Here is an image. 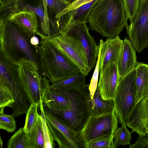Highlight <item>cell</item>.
I'll return each mask as SVG.
<instances>
[{
  "mask_svg": "<svg viewBox=\"0 0 148 148\" xmlns=\"http://www.w3.org/2000/svg\"><path fill=\"white\" fill-rule=\"evenodd\" d=\"M89 84L79 88H64L50 85L51 89L66 97L69 102L67 109L50 108L43 105L45 113L57 118L71 129L81 133L91 115L92 103Z\"/></svg>",
  "mask_w": 148,
  "mask_h": 148,
  "instance_id": "cell-1",
  "label": "cell"
},
{
  "mask_svg": "<svg viewBox=\"0 0 148 148\" xmlns=\"http://www.w3.org/2000/svg\"><path fill=\"white\" fill-rule=\"evenodd\" d=\"M31 37L14 22L0 19V53L16 64L23 59L32 61L39 69V45H32Z\"/></svg>",
  "mask_w": 148,
  "mask_h": 148,
  "instance_id": "cell-2",
  "label": "cell"
},
{
  "mask_svg": "<svg viewBox=\"0 0 148 148\" xmlns=\"http://www.w3.org/2000/svg\"><path fill=\"white\" fill-rule=\"evenodd\" d=\"M90 29L102 36L113 38L128 26L123 0H98L88 22Z\"/></svg>",
  "mask_w": 148,
  "mask_h": 148,
  "instance_id": "cell-3",
  "label": "cell"
},
{
  "mask_svg": "<svg viewBox=\"0 0 148 148\" xmlns=\"http://www.w3.org/2000/svg\"><path fill=\"white\" fill-rule=\"evenodd\" d=\"M40 72L55 83L81 73L78 68L48 39H41L38 47Z\"/></svg>",
  "mask_w": 148,
  "mask_h": 148,
  "instance_id": "cell-4",
  "label": "cell"
},
{
  "mask_svg": "<svg viewBox=\"0 0 148 148\" xmlns=\"http://www.w3.org/2000/svg\"><path fill=\"white\" fill-rule=\"evenodd\" d=\"M16 64L29 104H36L40 107L45 93L50 85L49 80L42 76L38 66L32 61L23 59Z\"/></svg>",
  "mask_w": 148,
  "mask_h": 148,
  "instance_id": "cell-5",
  "label": "cell"
},
{
  "mask_svg": "<svg viewBox=\"0 0 148 148\" xmlns=\"http://www.w3.org/2000/svg\"><path fill=\"white\" fill-rule=\"evenodd\" d=\"M0 86L7 88L14 101L13 113H21L28 110L29 103L20 80L18 66L0 53Z\"/></svg>",
  "mask_w": 148,
  "mask_h": 148,
  "instance_id": "cell-6",
  "label": "cell"
},
{
  "mask_svg": "<svg viewBox=\"0 0 148 148\" xmlns=\"http://www.w3.org/2000/svg\"><path fill=\"white\" fill-rule=\"evenodd\" d=\"M135 68L120 78L113 100L114 111L121 125H126L127 115L135 104Z\"/></svg>",
  "mask_w": 148,
  "mask_h": 148,
  "instance_id": "cell-7",
  "label": "cell"
},
{
  "mask_svg": "<svg viewBox=\"0 0 148 148\" xmlns=\"http://www.w3.org/2000/svg\"><path fill=\"white\" fill-rule=\"evenodd\" d=\"M119 122L114 109L108 112L91 115L81 132L83 138L87 144L95 139L113 135L118 128Z\"/></svg>",
  "mask_w": 148,
  "mask_h": 148,
  "instance_id": "cell-8",
  "label": "cell"
},
{
  "mask_svg": "<svg viewBox=\"0 0 148 148\" xmlns=\"http://www.w3.org/2000/svg\"><path fill=\"white\" fill-rule=\"evenodd\" d=\"M61 34L73 37L79 41L84 50L88 66L91 70L96 65L100 47L99 44H97L94 37L90 34L86 23H72L63 29Z\"/></svg>",
  "mask_w": 148,
  "mask_h": 148,
  "instance_id": "cell-9",
  "label": "cell"
},
{
  "mask_svg": "<svg viewBox=\"0 0 148 148\" xmlns=\"http://www.w3.org/2000/svg\"><path fill=\"white\" fill-rule=\"evenodd\" d=\"M47 124L60 148H87L81 134L71 129L53 115L45 113Z\"/></svg>",
  "mask_w": 148,
  "mask_h": 148,
  "instance_id": "cell-10",
  "label": "cell"
},
{
  "mask_svg": "<svg viewBox=\"0 0 148 148\" xmlns=\"http://www.w3.org/2000/svg\"><path fill=\"white\" fill-rule=\"evenodd\" d=\"M126 29L136 51L140 53L148 47V0H140L138 12Z\"/></svg>",
  "mask_w": 148,
  "mask_h": 148,
  "instance_id": "cell-11",
  "label": "cell"
},
{
  "mask_svg": "<svg viewBox=\"0 0 148 148\" xmlns=\"http://www.w3.org/2000/svg\"><path fill=\"white\" fill-rule=\"evenodd\" d=\"M70 59L85 76L91 71L86 56L79 41L75 38L60 34L49 39Z\"/></svg>",
  "mask_w": 148,
  "mask_h": 148,
  "instance_id": "cell-12",
  "label": "cell"
},
{
  "mask_svg": "<svg viewBox=\"0 0 148 148\" xmlns=\"http://www.w3.org/2000/svg\"><path fill=\"white\" fill-rule=\"evenodd\" d=\"M126 126L140 137L147 136L148 129V100L145 97L135 104L127 116Z\"/></svg>",
  "mask_w": 148,
  "mask_h": 148,
  "instance_id": "cell-13",
  "label": "cell"
},
{
  "mask_svg": "<svg viewBox=\"0 0 148 148\" xmlns=\"http://www.w3.org/2000/svg\"><path fill=\"white\" fill-rule=\"evenodd\" d=\"M97 87L102 98L105 100H113L115 96L120 77L118 64H109L99 74Z\"/></svg>",
  "mask_w": 148,
  "mask_h": 148,
  "instance_id": "cell-14",
  "label": "cell"
},
{
  "mask_svg": "<svg viewBox=\"0 0 148 148\" xmlns=\"http://www.w3.org/2000/svg\"><path fill=\"white\" fill-rule=\"evenodd\" d=\"M123 40L119 36L113 38H107L101 48L99 71L101 73L109 64H118L122 50Z\"/></svg>",
  "mask_w": 148,
  "mask_h": 148,
  "instance_id": "cell-15",
  "label": "cell"
},
{
  "mask_svg": "<svg viewBox=\"0 0 148 148\" xmlns=\"http://www.w3.org/2000/svg\"><path fill=\"white\" fill-rule=\"evenodd\" d=\"M136 52L131 41L127 38H125L123 40L121 55L117 64L120 78L135 68L138 62Z\"/></svg>",
  "mask_w": 148,
  "mask_h": 148,
  "instance_id": "cell-16",
  "label": "cell"
},
{
  "mask_svg": "<svg viewBox=\"0 0 148 148\" xmlns=\"http://www.w3.org/2000/svg\"><path fill=\"white\" fill-rule=\"evenodd\" d=\"M36 16L35 13L32 12L19 10L4 19L14 22L32 37L36 34L38 27Z\"/></svg>",
  "mask_w": 148,
  "mask_h": 148,
  "instance_id": "cell-17",
  "label": "cell"
},
{
  "mask_svg": "<svg viewBox=\"0 0 148 148\" xmlns=\"http://www.w3.org/2000/svg\"><path fill=\"white\" fill-rule=\"evenodd\" d=\"M135 69L136 104L148 93V65L142 62H138Z\"/></svg>",
  "mask_w": 148,
  "mask_h": 148,
  "instance_id": "cell-18",
  "label": "cell"
},
{
  "mask_svg": "<svg viewBox=\"0 0 148 148\" xmlns=\"http://www.w3.org/2000/svg\"><path fill=\"white\" fill-rule=\"evenodd\" d=\"M49 86L42 100V103L50 108L59 110L68 109L70 105L68 99L63 95L50 88Z\"/></svg>",
  "mask_w": 148,
  "mask_h": 148,
  "instance_id": "cell-19",
  "label": "cell"
},
{
  "mask_svg": "<svg viewBox=\"0 0 148 148\" xmlns=\"http://www.w3.org/2000/svg\"><path fill=\"white\" fill-rule=\"evenodd\" d=\"M26 148H44V140L41 115L32 130L26 133Z\"/></svg>",
  "mask_w": 148,
  "mask_h": 148,
  "instance_id": "cell-20",
  "label": "cell"
},
{
  "mask_svg": "<svg viewBox=\"0 0 148 148\" xmlns=\"http://www.w3.org/2000/svg\"><path fill=\"white\" fill-rule=\"evenodd\" d=\"M91 115H95L110 112L114 109L113 100L103 99L97 86L93 98L91 99Z\"/></svg>",
  "mask_w": 148,
  "mask_h": 148,
  "instance_id": "cell-21",
  "label": "cell"
},
{
  "mask_svg": "<svg viewBox=\"0 0 148 148\" xmlns=\"http://www.w3.org/2000/svg\"><path fill=\"white\" fill-rule=\"evenodd\" d=\"M98 0H93L74 10L69 11L70 13L69 21L62 30L73 23H88V18L90 12Z\"/></svg>",
  "mask_w": 148,
  "mask_h": 148,
  "instance_id": "cell-22",
  "label": "cell"
},
{
  "mask_svg": "<svg viewBox=\"0 0 148 148\" xmlns=\"http://www.w3.org/2000/svg\"><path fill=\"white\" fill-rule=\"evenodd\" d=\"M43 5L45 14L48 12L55 18L57 21L64 10L70 4L62 0H42Z\"/></svg>",
  "mask_w": 148,
  "mask_h": 148,
  "instance_id": "cell-23",
  "label": "cell"
},
{
  "mask_svg": "<svg viewBox=\"0 0 148 148\" xmlns=\"http://www.w3.org/2000/svg\"><path fill=\"white\" fill-rule=\"evenodd\" d=\"M27 0H0V19L18 11Z\"/></svg>",
  "mask_w": 148,
  "mask_h": 148,
  "instance_id": "cell-24",
  "label": "cell"
},
{
  "mask_svg": "<svg viewBox=\"0 0 148 148\" xmlns=\"http://www.w3.org/2000/svg\"><path fill=\"white\" fill-rule=\"evenodd\" d=\"M85 76L79 74L58 82L52 83L51 86L64 88H79L86 84Z\"/></svg>",
  "mask_w": 148,
  "mask_h": 148,
  "instance_id": "cell-25",
  "label": "cell"
},
{
  "mask_svg": "<svg viewBox=\"0 0 148 148\" xmlns=\"http://www.w3.org/2000/svg\"><path fill=\"white\" fill-rule=\"evenodd\" d=\"M42 101L40 106L42 130L44 140V148H54L56 144L47 123Z\"/></svg>",
  "mask_w": 148,
  "mask_h": 148,
  "instance_id": "cell-26",
  "label": "cell"
},
{
  "mask_svg": "<svg viewBox=\"0 0 148 148\" xmlns=\"http://www.w3.org/2000/svg\"><path fill=\"white\" fill-rule=\"evenodd\" d=\"M26 134L24 128H20L8 140L7 148H26Z\"/></svg>",
  "mask_w": 148,
  "mask_h": 148,
  "instance_id": "cell-27",
  "label": "cell"
},
{
  "mask_svg": "<svg viewBox=\"0 0 148 148\" xmlns=\"http://www.w3.org/2000/svg\"><path fill=\"white\" fill-rule=\"evenodd\" d=\"M126 125H121V127L118 128L113 134L114 141L118 147L119 145H130L132 134L126 127Z\"/></svg>",
  "mask_w": 148,
  "mask_h": 148,
  "instance_id": "cell-28",
  "label": "cell"
},
{
  "mask_svg": "<svg viewBox=\"0 0 148 148\" xmlns=\"http://www.w3.org/2000/svg\"><path fill=\"white\" fill-rule=\"evenodd\" d=\"M118 147L114 141L113 135L92 140L87 143V148H115Z\"/></svg>",
  "mask_w": 148,
  "mask_h": 148,
  "instance_id": "cell-29",
  "label": "cell"
},
{
  "mask_svg": "<svg viewBox=\"0 0 148 148\" xmlns=\"http://www.w3.org/2000/svg\"><path fill=\"white\" fill-rule=\"evenodd\" d=\"M38 105L35 103L30 104L26 112L25 123L23 127L26 133L30 132L36 124L39 114L38 112Z\"/></svg>",
  "mask_w": 148,
  "mask_h": 148,
  "instance_id": "cell-30",
  "label": "cell"
},
{
  "mask_svg": "<svg viewBox=\"0 0 148 148\" xmlns=\"http://www.w3.org/2000/svg\"><path fill=\"white\" fill-rule=\"evenodd\" d=\"M127 20L132 21L137 14L140 0H123Z\"/></svg>",
  "mask_w": 148,
  "mask_h": 148,
  "instance_id": "cell-31",
  "label": "cell"
},
{
  "mask_svg": "<svg viewBox=\"0 0 148 148\" xmlns=\"http://www.w3.org/2000/svg\"><path fill=\"white\" fill-rule=\"evenodd\" d=\"M14 117L12 114H0V129L8 133H12L16 129V125Z\"/></svg>",
  "mask_w": 148,
  "mask_h": 148,
  "instance_id": "cell-32",
  "label": "cell"
},
{
  "mask_svg": "<svg viewBox=\"0 0 148 148\" xmlns=\"http://www.w3.org/2000/svg\"><path fill=\"white\" fill-rule=\"evenodd\" d=\"M103 40L101 39L99 41L100 47L98 58L95 65V68L89 84V89L90 92V96L91 99L93 98L97 86L98 80L99 71V63L100 58L101 49V46L103 42Z\"/></svg>",
  "mask_w": 148,
  "mask_h": 148,
  "instance_id": "cell-33",
  "label": "cell"
},
{
  "mask_svg": "<svg viewBox=\"0 0 148 148\" xmlns=\"http://www.w3.org/2000/svg\"><path fill=\"white\" fill-rule=\"evenodd\" d=\"M93 0H76L71 3L62 13L59 20H60L62 17L69 11L74 10L80 6L90 2Z\"/></svg>",
  "mask_w": 148,
  "mask_h": 148,
  "instance_id": "cell-34",
  "label": "cell"
},
{
  "mask_svg": "<svg viewBox=\"0 0 148 148\" xmlns=\"http://www.w3.org/2000/svg\"><path fill=\"white\" fill-rule=\"evenodd\" d=\"M130 148H148V137L147 136L138 138L135 143L130 145Z\"/></svg>",
  "mask_w": 148,
  "mask_h": 148,
  "instance_id": "cell-35",
  "label": "cell"
},
{
  "mask_svg": "<svg viewBox=\"0 0 148 148\" xmlns=\"http://www.w3.org/2000/svg\"><path fill=\"white\" fill-rule=\"evenodd\" d=\"M30 42L32 45L37 46L39 45L40 41L38 38L35 34L31 38Z\"/></svg>",
  "mask_w": 148,
  "mask_h": 148,
  "instance_id": "cell-36",
  "label": "cell"
},
{
  "mask_svg": "<svg viewBox=\"0 0 148 148\" xmlns=\"http://www.w3.org/2000/svg\"><path fill=\"white\" fill-rule=\"evenodd\" d=\"M64 1L66 3L70 4L71 3V0H62Z\"/></svg>",
  "mask_w": 148,
  "mask_h": 148,
  "instance_id": "cell-37",
  "label": "cell"
},
{
  "mask_svg": "<svg viewBox=\"0 0 148 148\" xmlns=\"http://www.w3.org/2000/svg\"><path fill=\"white\" fill-rule=\"evenodd\" d=\"M0 148H3V141L1 139V137H0Z\"/></svg>",
  "mask_w": 148,
  "mask_h": 148,
  "instance_id": "cell-38",
  "label": "cell"
},
{
  "mask_svg": "<svg viewBox=\"0 0 148 148\" xmlns=\"http://www.w3.org/2000/svg\"><path fill=\"white\" fill-rule=\"evenodd\" d=\"M71 3L75 1V0H71Z\"/></svg>",
  "mask_w": 148,
  "mask_h": 148,
  "instance_id": "cell-39",
  "label": "cell"
},
{
  "mask_svg": "<svg viewBox=\"0 0 148 148\" xmlns=\"http://www.w3.org/2000/svg\"><path fill=\"white\" fill-rule=\"evenodd\" d=\"M145 97L148 100V95H147Z\"/></svg>",
  "mask_w": 148,
  "mask_h": 148,
  "instance_id": "cell-40",
  "label": "cell"
},
{
  "mask_svg": "<svg viewBox=\"0 0 148 148\" xmlns=\"http://www.w3.org/2000/svg\"><path fill=\"white\" fill-rule=\"evenodd\" d=\"M146 132H147V136H148V129L147 130Z\"/></svg>",
  "mask_w": 148,
  "mask_h": 148,
  "instance_id": "cell-41",
  "label": "cell"
},
{
  "mask_svg": "<svg viewBox=\"0 0 148 148\" xmlns=\"http://www.w3.org/2000/svg\"><path fill=\"white\" fill-rule=\"evenodd\" d=\"M147 95H148V94H147Z\"/></svg>",
  "mask_w": 148,
  "mask_h": 148,
  "instance_id": "cell-42",
  "label": "cell"
},
{
  "mask_svg": "<svg viewBox=\"0 0 148 148\" xmlns=\"http://www.w3.org/2000/svg\"></svg>",
  "mask_w": 148,
  "mask_h": 148,
  "instance_id": "cell-43",
  "label": "cell"
}]
</instances>
